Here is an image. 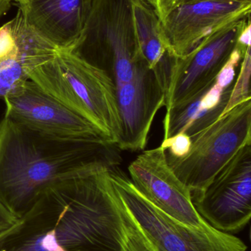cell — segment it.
Segmentation results:
<instances>
[{"label": "cell", "instance_id": "obj_14", "mask_svg": "<svg viewBox=\"0 0 251 251\" xmlns=\"http://www.w3.org/2000/svg\"><path fill=\"white\" fill-rule=\"evenodd\" d=\"M233 85L223 91L214 84L202 97L186 105L166 111L163 122L164 139L179 132L192 137L216 122L226 107Z\"/></svg>", "mask_w": 251, "mask_h": 251}, {"label": "cell", "instance_id": "obj_7", "mask_svg": "<svg viewBox=\"0 0 251 251\" xmlns=\"http://www.w3.org/2000/svg\"><path fill=\"white\" fill-rule=\"evenodd\" d=\"M249 24L251 16L231 22L203 39L186 55L171 57L164 90L166 111L186 105L210 89Z\"/></svg>", "mask_w": 251, "mask_h": 251}, {"label": "cell", "instance_id": "obj_11", "mask_svg": "<svg viewBox=\"0 0 251 251\" xmlns=\"http://www.w3.org/2000/svg\"><path fill=\"white\" fill-rule=\"evenodd\" d=\"M251 0H184L163 25L169 54L182 57L225 25L251 16Z\"/></svg>", "mask_w": 251, "mask_h": 251}, {"label": "cell", "instance_id": "obj_8", "mask_svg": "<svg viewBox=\"0 0 251 251\" xmlns=\"http://www.w3.org/2000/svg\"><path fill=\"white\" fill-rule=\"evenodd\" d=\"M192 199L200 216L213 228L229 234L243 229L251 218V142Z\"/></svg>", "mask_w": 251, "mask_h": 251}, {"label": "cell", "instance_id": "obj_4", "mask_svg": "<svg viewBox=\"0 0 251 251\" xmlns=\"http://www.w3.org/2000/svg\"><path fill=\"white\" fill-rule=\"evenodd\" d=\"M114 76L115 85L132 80L147 64L136 37L132 0H94L84 31L72 50Z\"/></svg>", "mask_w": 251, "mask_h": 251}, {"label": "cell", "instance_id": "obj_16", "mask_svg": "<svg viewBox=\"0 0 251 251\" xmlns=\"http://www.w3.org/2000/svg\"><path fill=\"white\" fill-rule=\"evenodd\" d=\"M251 75V50H246L244 57L240 63L238 77L233 85L229 100L221 116L244 101L251 100L250 81ZM220 117V118H221Z\"/></svg>", "mask_w": 251, "mask_h": 251}, {"label": "cell", "instance_id": "obj_5", "mask_svg": "<svg viewBox=\"0 0 251 251\" xmlns=\"http://www.w3.org/2000/svg\"><path fill=\"white\" fill-rule=\"evenodd\" d=\"M111 179L141 232L155 251H247L241 239L209 224L190 226L167 215L138 191L118 168Z\"/></svg>", "mask_w": 251, "mask_h": 251}, {"label": "cell", "instance_id": "obj_21", "mask_svg": "<svg viewBox=\"0 0 251 251\" xmlns=\"http://www.w3.org/2000/svg\"><path fill=\"white\" fill-rule=\"evenodd\" d=\"M13 1L17 2L19 4V7H24V6L29 4L32 0H13Z\"/></svg>", "mask_w": 251, "mask_h": 251}, {"label": "cell", "instance_id": "obj_2", "mask_svg": "<svg viewBox=\"0 0 251 251\" xmlns=\"http://www.w3.org/2000/svg\"><path fill=\"white\" fill-rule=\"evenodd\" d=\"M117 146L106 140H66L0 122V203L17 219L47 186L101 166L118 168Z\"/></svg>", "mask_w": 251, "mask_h": 251}, {"label": "cell", "instance_id": "obj_6", "mask_svg": "<svg viewBox=\"0 0 251 251\" xmlns=\"http://www.w3.org/2000/svg\"><path fill=\"white\" fill-rule=\"evenodd\" d=\"M190 151L182 158L167 153L171 169L190 189L200 194L242 147L251 142V100L221 116L190 137Z\"/></svg>", "mask_w": 251, "mask_h": 251}, {"label": "cell", "instance_id": "obj_1", "mask_svg": "<svg viewBox=\"0 0 251 251\" xmlns=\"http://www.w3.org/2000/svg\"><path fill=\"white\" fill-rule=\"evenodd\" d=\"M101 166L43 189L0 251H155Z\"/></svg>", "mask_w": 251, "mask_h": 251}, {"label": "cell", "instance_id": "obj_12", "mask_svg": "<svg viewBox=\"0 0 251 251\" xmlns=\"http://www.w3.org/2000/svg\"><path fill=\"white\" fill-rule=\"evenodd\" d=\"M116 94L121 128L116 146L124 151L144 150L155 117L165 106L163 88L144 64L132 80L116 85Z\"/></svg>", "mask_w": 251, "mask_h": 251}, {"label": "cell", "instance_id": "obj_19", "mask_svg": "<svg viewBox=\"0 0 251 251\" xmlns=\"http://www.w3.org/2000/svg\"><path fill=\"white\" fill-rule=\"evenodd\" d=\"M17 218L13 216L1 203H0V234L10 228L17 221Z\"/></svg>", "mask_w": 251, "mask_h": 251}, {"label": "cell", "instance_id": "obj_3", "mask_svg": "<svg viewBox=\"0 0 251 251\" xmlns=\"http://www.w3.org/2000/svg\"><path fill=\"white\" fill-rule=\"evenodd\" d=\"M29 79L117 144L120 119L116 85L109 72L72 51L59 50L53 59L32 70Z\"/></svg>", "mask_w": 251, "mask_h": 251}, {"label": "cell", "instance_id": "obj_18", "mask_svg": "<svg viewBox=\"0 0 251 251\" xmlns=\"http://www.w3.org/2000/svg\"><path fill=\"white\" fill-rule=\"evenodd\" d=\"M154 9L162 22L167 15L184 0H146Z\"/></svg>", "mask_w": 251, "mask_h": 251}, {"label": "cell", "instance_id": "obj_17", "mask_svg": "<svg viewBox=\"0 0 251 251\" xmlns=\"http://www.w3.org/2000/svg\"><path fill=\"white\" fill-rule=\"evenodd\" d=\"M192 140L190 136L184 132H179L169 138L164 139L161 147L166 153L175 158H182L190 151Z\"/></svg>", "mask_w": 251, "mask_h": 251}, {"label": "cell", "instance_id": "obj_13", "mask_svg": "<svg viewBox=\"0 0 251 251\" xmlns=\"http://www.w3.org/2000/svg\"><path fill=\"white\" fill-rule=\"evenodd\" d=\"M94 0H32L23 11L29 25L60 50L72 51L79 40Z\"/></svg>", "mask_w": 251, "mask_h": 251}, {"label": "cell", "instance_id": "obj_10", "mask_svg": "<svg viewBox=\"0 0 251 251\" xmlns=\"http://www.w3.org/2000/svg\"><path fill=\"white\" fill-rule=\"evenodd\" d=\"M128 172L138 191L167 215L190 226L208 224L195 208L190 189L169 167L163 148L144 151L130 164Z\"/></svg>", "mask_w": 251, "mask_h": 251}, {"label": "cell", "instance_id": "obj_9", "mask_svg": "<svg viewBox=\"0 0 251 251\" xmlns=\"http://www.w3.org/2000/svg\"><path fill=\"white\" fill-rule=\"evenodd\" d=\"M3 100L4 116L38 132L66 140L109 141L97 126L65 107L30 79Z\"/></svg>", "mask_w": 251, "mask_h": 251}, {"label": "cell", "instance_id": "obj_20", "mask_svg": "<svg viewBox=\"0 0 251 251\" xmlns=\"http://www.w3.org/2000/svg\"><path fill=\"white\" fill-rule=\"evenodd\" d=\"M10 0H0V11L7 13L10 7Z\"/></svg>", "mask_w": 251, "mask_h": 251}, {"label": "cell", "instance_id": "obj_22", "mask_svg": "<svg viewBox=\"0 0 251 251\" xmlns=\"http://www.w3.org/2000/svg\"><path fill=\"white\" fill-rule=\"evenodd\" d=\"M4 12H2V11H0V17H1V16H3V15L4 14Z\"/></svg>", "mask_w": 251, "mask_h": 251}, {"label": "cell", "instance_id": "obj_15", "mask_svg": "<svg viewBox=\"0 0 251 251\" xmlns=\"http://www.w3.org/2000/svg\"><path fill=\"white\" fill-rule=\"evenodd\" d=\"M132 14L140 51L149 69L156 75L169 54L162 22L146 0H132Z\"/></svg>", "mask_w": 251, "mask_h": 251}]
</instances>
